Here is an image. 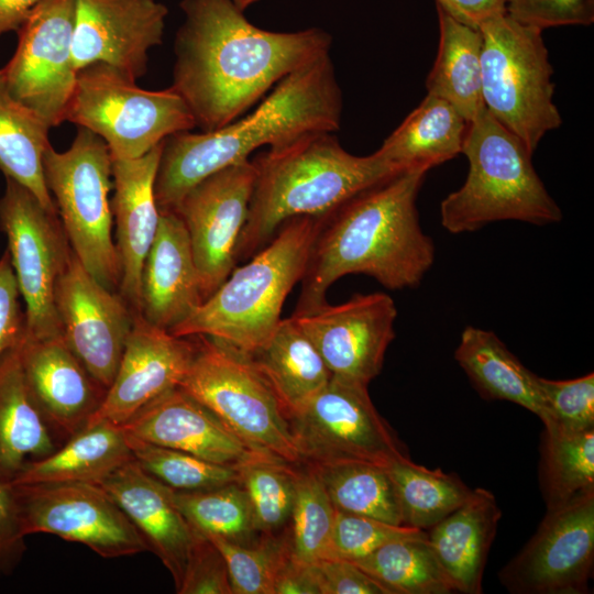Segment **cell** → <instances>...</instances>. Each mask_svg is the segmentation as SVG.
<instances>
[{"instance_id": "obj_1", "label": "cell", "mask_w": 594, "mask_h": 594, "mask_svg": "<svg viewBox=\"0 0 594 594\" xmlns=\"http://www.w3.org/2000/svg\"><path fill=\"white\" fill-rule=\"evenodd\" d=\"M172 88L201 132L220 129L287 75L329 53L320 29L272 32L252 24L231 0H183Z\"/></svg>"}, {"instance_id": "obj_2", "label": "cell", "mask_w": 594, "mask_h": 594, "mask_svg": "<svg viewBox=\"0 0 594 594\" xmlns=\"http://www.w3.org/2000/svg\"><path fill=\"white\" fill-rule=\"evenodd\" d=\"M427 173H397L320 217L294 312L326 302L329 287L348 274L371 276L392 290L421 283L436 256L416 206Z\"/></svg>"}, {"instance_id": "obj_3", "label": "cell", "mask_w": 594, "mask_h": 594, "mask_svg": "<svg viewBox=\"0 0 594 594\" xmlns=\"http://www.w3.org/2000/svg\"><path fill=\"white\" fill-rule=\"evenodd\" d=\"M341 114L342 95L328 53L278 81L244 118L213 131L166 138L154 184L158 210H173L195 185L263 145L276 148L311 133H333Z\"/></svg>"}, {"instance_id": "obj_4", "label": "cell", "mask_w": 594, "mask_h": 594, "mask_svg": "<svg viewBox=\"0 0 594 594\" xmlns=\"http://www.w3.org/2000/svg\"><path fill=\"white\" fill-rule=\"evenodd\" d=\"M254 188L237 261L254 255L287 220L322 217L397 174L376 152L358 156L331 132H317L256 156ZM400 173V172H399Z\"/></svg>"}, {"instance_id": "obj_5", "label": "cell", "mask_w": 594, "mask_h": 594, "mask_svg": "<svg viewBox=\"0 0 594 594\" xmlns=\"http://www.w3.org/2000/svg\"><path fill=\"white\" fill-rule=\"evenodd\" d=\"M320 217L285 221L271 241L234 267L218 289L169 332L204 336L248 355L270 339L284 301L301 280Z\"/></svg>"}, {"instance_id": "obj_6", "label": "cell", "mask_w": 594, "mask_h": 594, "mask_svg": "<svg viewBox=\"0 0 594 594\" xmlns=\"http://www.w3.org/2000/svg\"><path fill=\"white\" fill-rule=\"evenodd\" d=\"M469 162L463 185L440 204L442 227L474 232L496 221L546 226L562 220L525 144L483 108L469 121L462 153Z\"/></svg>"}, {"instance_id": "obj_7", "label": "cell", "mask_w": 594, "mask_h": 594, "mask_svg": "<svg viewBox=\"0 0 594 594\" xmlns=\"http://www.w3.org/2000/svg\"><path fill=\"white\" fill-rule=\"evenodd\" d=\"M479 29L484 107L534 154L541 139L562 123L542 31L506 12L486 18Z\"/></svg>"}, {"instance_id": "obj_8", "label": "cell", "mask_w": 594, "mask_h": 594, "mask_svg": "<svg viewBox=\"0 0 594 594\" xmlns=\"http://www.w3.org/2000/svg\"><path fill=\"white\" fill-rule=\"evenodd\" d=\"M47 189L69 245L87 272L119 293L121 265L112 239L109 193L113 187L112 157L106 142L78 127L69 148L52 145L43 157Z\"/></svg>"}, {"instance_id": "obj_9", "label": "cell", "mask_w": 594, "mask_h": 594, "mask_svg": "<svg viewBox=\"0 0 594 594\" xmlns=\"http://www.w3.org/2000/svg\"><path fill=\"white\" fill-rule=\"evenodd\" d=\"M194 337L196 353L179 387L252 449L300 464L288 417L252 358L215 339Z\"/></svg>"}, {"instance_id": "obj_10", "label": "cell", "mask_w": 594, "mask_h": 594, "mask_svg": "<svg viewBox=\"0 0 594 594\" xmlns=\"http://www.w3.org/2000/svg\"><path fill=\"white\" fill-rule=\"evenodd\" d=\"M121 70L92 63L77 73L65 121L86 128L107 144L112 158L140 157L166 138L196 128L172 88L146 90Z\"/></svg>"}, {"instance_id": "obj_11", "label": "cell", "mask_w": 594, "mask_h": 594, "mask_svg": "<svg viewBox=\"0 0 594 594\" xmlns=\"http://www.w3.org/2000/svg\"><path fill=\"white\" fill-rule=\"evenodd\" d=\"M367 386L331 376L289 415L301 463L321 466L367 462L387 468L394 461L409 458L374 407Z\"/></svg>"}, {"instance_id": "obj_12", "label": "cell", "mask_w": 594, "mask_h": 594, "mask_svg": "<svg viewBox=\"0 0 594 594\" xmlns=\"http://www.w3.org/2000/svg\"><path fill=\"white\" fill-rule=\"evenodd\" d=\"M0 229L8 239L7 251L25 306L26 337H63L54 292L72 248L58 215L48 212L28 188L6 178Z\"/></svg>"}, {"instance_id": "obj_13", "label": "cell", "mask_w": 594, "mask_h": 594, "mask_svg": "<svg viewBox=\"0 0 594 594\" xmlns=\"http://www.w3.org/2000/svg\"><path fill=\"white\" fill-rule=\"evenodd\" d=\"M13 485L26 536L54 535L106 559L148 551L141 532L100 484Z\"/></svg>"}, {"instance_id": "obj_14", "label": "cell", "mask_w": 594, "mask_h": 594, "mask_svg": "<svg viewBox=\"0 0 594 594\" xmlns=\"http://www.w3.org/2000/svg\"><path fill=\"white\" fill-rule=\"evenodd\" d=\"M75 0H41L18 30V46L2 67L7 88L51 127L65 121L77 69L73 59Z\"/></svg>"}, {"instance_id": "obj_15", "label": "cell", "mask_w": 594, "mask_h": 594, "mask_svg": "<svg viewBox=\"0 0 594 594\" xmlns=\"http://www.w3.org/2000/svg\"><path fill=\"white\" fill-rule=\"evenodd\" d=\"M255 177L250 160L228 166L195 185L173 209L186 227L204 301L235 267Z\"/></svg>"}, {"instance_id": "obj_16", "label": "cell", "mask_w": 594, "mask_h": 594, "mask_svg": "<svg viewBox=\"0 0 594 594\" xmlns=\"http://www.w3.org/2000/svg\"><path fill=\"white\" fill-rule=\"evenodd\" d=\"M594 563V495L547 510L538 529L499 572L515 594H583Z\"/></svg>"}, {"instance_id": "obj_17", "label": "cell", "mask_w": 594, "mask_h": 594, "mask_svg": "<svg viewBox=\"0 0 594 594\" xmlns=\"http://www.w3.org/2000/svg\"><path fill=\"white\" fill-rule=\"evenodd\" d=\"M318 350L332 376L369 385L382 371L395 338L397 308L389 295L355 294L290 316Z\"/></svg>"}, {"instance_id": "obj_18", "label": "cell", "mask_w": 594, "mask_h": 594, "mask_svg": "<svg viewBox=\"0 0 594 594\" xmlns=\"http://www.w3.org/2000/svg\"><path fill=\"white\" fill-rule=\"evenodd\" d=\"M63 338L106 391L117 373L135 312L94 278L73 250L54 292Z\"/></svg>"}, {"instance_id": "obj_19", "label": "cell", "mask_w": 594, "mask_h": 594, "mask_svg": "<svg viewBox=\"0 0 594 594\" xmlns=\"http://www.w3.org/2000/svg\"><path fill=\"white\" fill-rule=\"evenodd\" d=\"M167 14L155 0H75V68L100 62L136 81L147 72L148 51L163 41Z\"/></svg>"}, {"instance_id": "obj_20", "label": "cell", "mask_w": 594, "mask_h": 594, "mask_svg": "<svg viewBox=\"0 0 594 594\" xmlns=\"http://www.w3.org/2000/svg\"><path fill=\"white\" fill-rule=\"evenodd\" d=\"M193 338L176 337L135 314L114 378L89 421L122 426L150 402L179 386L196 353Z\"/></svg>"}, {"instance_id": "obj_21", "label": "cell", "mask_w": 594, "mask_h": 594, "mask_svg": "<svg viewBox=\"0 0 594 594\" xmlns=\"http://www.w3.org/2000/svg\"><path fill=\"white\" fill-rule=\"evenodd\" d=\"M122 427L130 436L146 442L234 468L267 455L248 446L208 407L179 386L150 402Z\"/></svg>"}, {"instance_id": "obj_22", "label": "cell", "mask_w": 594, "mask_h": 594, "mask_svg": "<svg viewBox=\"0 0 594 594\" xmlns=\"http://www.w3.org/2000/svg\"><path fill=\"white\" fill-rule=\"evenodd\" d=\"M20 360L40 411L53 433L66 441L88 424L107 391L92 378L63 337L25 336Z\"/></svg>"}, {"instance_id": "obj_23", "label": "cell", "mask_w": 594, "mask_h": 594, "mask_svg": "<svg viewBox=\"0 0 594 594\" xmlns=\"http://www.w3.org/2000/svg\"><path fill=\"white\" fill-rule=\"evenodd\" d=\"M162 147L163 142L136 158H112L114 194L110 204L121 265L119 294L135 314L140 312L143 264L160 221L154 184Z\"/></svg>"}, {"instance_id": "obj_24", "label": "cell", "mask_w": 594, "mask_h": 594, "mask_svg": "<svg viewBox=\"0 0 594 594\" xmlns=\"http://www.w3.org/2000/svg\"><path fill=\"white\" fill-rule=\"evenodd\" d=\"M204 301L189 237L179 216L160 211L141 276L140 315L170 331Z\"/></svg>"}, {"instance_id": "obj_25", "label": "cell", "mask_w": 594, "mask_h": 594, "mask_svg": "<svg viewBox=\"0 0 594 594\" xmlns=\"http://www.w3.org/2000/svg\"><path fill=\"white\" fill-rule=\"evenodd\" d=\"M100 485L117 502L169 571L175 587L182 582L196 531L178 510L170 488L145 472L132 459Z\"/></svg>"}, {"instance_id": "obj_26", "label": "cell", "mask_w": 594, "mask_h": 594, "mask_svg": "<svg viewBox=\"0 0 594 594\" xmlns=\"http://www.w3.org/2000/svg\"><path fill=\"white\" fill-rule=\"evenodd\" d=\"M502 517L495 496L472 490L455 510L427 530V540L455 591L480 594L487 556Z\"/></svg>"}, {"instance_id": "obj_27", "label": "cell", "mask_w": 594, "mask_h": 594, "mask_svg": "<svg viewBox=\"0 0 594 594\" xmlns=\"http://www.w3.org/2000/svg\"><path fill=\"white\" fill-rule=\"evenodd\" d=\"M128 435L108 420L89 421L51 454L25 464L12 484H100L132 460Z\"/></svg>"}, {"instance_id": "obj_28", "label": "cell", "mask_w": 594, "mask_h": 594, "mask_svg": "<svg viewBox=\"0 0 594 594\" xmlns=\"http://www.w3.org/2000/svg\"><path fill=\"white\" fill-rule=\"evenodd\" d=\"M20 345L0 360V481L9 483L59 447L26 385Z\"/></svg>"}, {"instance_id": "obj_29", "label": "cell", "mask_w": 594, "mask_h": 594, "mask_svg": "<svg viewBox=\"0 0 594 594\" xmlns=\"http://www.w3.org/2000/svg\"><path fill=\"white\" fill-rule=\"evenodd\" d=\"M454 358L482 397L517 404L538 416L544 427L549 425L538 376L493 331L465 327Z\"/></svg>"}, {"instance_id": "obj_30", "label": "cell", "mask_w": 594, "mask_h": 594, "mask_svg": "<svg viewBox=\"0 0 594 594\" xmlns=\"http://www.w3.org/2000/svg\"><path fill=\"white\" fill-rule=\"evenodd\" d=\"M468 124L451 103L427 94L376 153L397 173L429 170L462 153Z\"/></svg>"}, {"instance_id": "obj_31", "label": "cell", "mask_w": 594, "mask_h": 594, "mask_svg": "<svg viewBox=\"0 0 594 594\" xmlns=\"http://www.w3.org/2000/svg\"><path fill=\"white\" fill-rule=\"evenodd\" d=\"M437 14L438 53L426 88L429 95L448 101L471 121L485 108L482 99V34L479 28L457 20L439 4Z\"/></svg>"}, {"instance_id": "obj_32", "label": "cell", "mask_w": 594, "mask_h": 594, "mask_svg": "<svg viewBox=\"0 0 594 594\" xmlns=\"http://www.w3.org/2000/svg\"><path fill=\"white\" fill-rule=\"evenodd\" d=\"M251 358L287 417L332 376L316 346L292 317L280 319L266 343Z\"/></svg>"}, {"instance_id": "obj_33", "label": "cell", "mask_w": 594, "mask_h": 594, "mask_svg": "<svg viewBox=\"0 0 594 594\" xmlns=\"http://www.w3.org/2000/svg\"><path fill=\"white\" fill-rule=\"evenodd\" d=\"M50 129L42 117L12 97L0 68V170L28 188L48 212L58 215L43 167Z\"/></svg>"}, {"instance_id": "obj_34", "label": "cell", "mask_w": 594, "mask_h": 594, "mask_svg": "<svg viewBox=\"0 0 594 594\" xmlns=\"http://www.w3.org/2000/svg\"><path fill=\"white\" fill-rule=\"evenodd\" d=\"M539 481L547 510L594 495V429L543 431Z\"/></svg>"}, {"instance_id": "obj_35", "label": "cell", "mask_w": 594, "mask_h": 594, "mask_svg": "<svg viewBox=\"0 0 594 594\" xmlns=\"http://www.w3.org/2000/svg\"><path fill=\"white\" fill-rule=\"evenodd\" d=\"M386 469L396 488L403 526L427 531L472 494L457 474L429 470L409 458L394 461Z\"/></svg>"}, {"instance_id": "obj_36", "label": "cell", "mask_w": 594, "mask_h": 594, "mask_svg": "<svg viewBox=\"0 0 594 594\" xmlns=\"http://www.w3.org/2000/svg\"><path fill=\"white\" fill-rule=\"evenodd\" d=\"M352 562L376 580L388 594L455 592L427 537L386 543Z\"/></svg>"}, {"instance_id": "obj_37", "label": "cell", "mask_w": 594, "mask_h": 594, "mask_svg": "<svg viewBox=\"0 0 594 594\" xmlns=\"http://www.w3.org/2000/svg\"><path fill=\"white\" fill-rule=\"evenodd\" d=\"M312 468L336 510L403 526L396 488L386 468L367 462Z\"/></svg>"}, {"instance_id": "obj_38", "label": "cell", "mask_w": 594, "mask_h": 594, "mask_svg": "<svg viewBox=\"0 0 594 594\" xmlns=\"http://www.w3.org/2000/svg\"><path fill=\"white\" fill-rule=\"evenodd\" d=\"M296 464L295 497L287 535L290 554L302 562L316 563L327 558L334 518L333 507L316 470Z\"/></svg>"}, {"instance_id": "obj_39", "label": "cell", "mask_w": 594, "mask_h": 594, "mask_svg": "<svg viewBox=\"0 0 594 594\" xmlns=\"http://www.w3.org/2000/svg\"><path fill=\"white\" fill-rule=\"evenodd\" d=\"M170 496L190 527L207 537L250 543L255 534L251 508L240 482L200 491H175Z\"/></svg>"}, {"instance_id": "obj_40", "label": "cell", "mask_w": 594, "mask_h": 594, "mask_svg": "<svg viewBox=\"0 0 594 594\" xmlns=\"http://www.w3.org/2000/svg\"><path fill=\"white\" fill-rule=\"evenodd\" d=\"M296 464L264 455L239 466L255 532L278 535L287 524L295 497Z\"/></svg>"}, {"instance_id": "obj_41", "label": "cell", "mask_w": 594, "mask_h": 594, "mask_svg": "<svg viewBox=\"0 0 594 594\" xmlns=\"http://www.w3.org/2000/svg\"><path fill=\"white\" fill-rule=\"evenodd\" d=\"M127 435L133 459L145 472L172 490L200 491L240 481L239 468Z\"/></svg>"}, {"instance_id": "obj_42", "label": "cell", "mask_w": 594, "mask_h": 594, "mask_svg": "<svg viewBox=\"0 0 594 594\" xmlns=\"http://www.w3.org/2000/svg\"><path fill=\"white\" fill-rule=\"evenodd\" d=\"M208 538L226 560L232 594H273L277 572L288 552L286 532L261 535L254 543Z\"/></svg>"}, {"instance_id": "obj_43", "label": "cell", "mask_w": 594, "mask_h": 594, "mask_svg": "<svg viewBox=\"0 0 594 594\" xmlns=\"http://www.w3.org/2000/svg\"><path fill=\"white\" fill-rule=\"evenodd\" d=\"M425 537H427L426 530L337 510L326 559L352 562L366 557L386 543Z\"/></svg>"}, {"instance_id": "obj_44", "label": "cell", "mask_w": 594, "mask_h": 594, "mask_svg": "<svg viewBox=\"0 0 594 594\" xmlns=\"http://www.w3.org/2000/svg\"><path fill=\"white\" fill-rule=\"evenodd\" d=\"M549 425L546 431L576 433L594 429V374L573 380H548L538 376Z\"/></svg>"}, {"instance_id": "obj_45", "label": "cell", "mask_w": 594, "mask_h": 594, "mask_svg": "<svg viewBox=\"0 0 594 594\" xmlns=\"http://www.w3.org/2000/svg\"><path fill=\"white\" fill-rule=\"evenodd\" d=\"M178 594H232L229 571L220 550L197 532L187 559Z\"/></svg>"}, {"instance_id": "obj_46", "label": "cell", "mask_w": 594, "mask_h": 594, "mask_svg": "<svg viewBox=\"0 0 594 594\" xmlns=\"http://www.w3.org/2000/svg\"><path fill=\"white\" fill-rule=\"evenodd\" d=\"M505 12L540 31L562 25H590L594 21V0H505Z\"/></svg>"}, {"instance_id": "obj_47", "label": "cell", "mask_w": 594, "mask_h": 594, "mask_svg": "<svg viewBox=\"0 0 594 594\" xmlns=\"http://www.w3.org/2000/svg\"><path fill=\"white\" fill-rule=\"evenodd\" d=\"M26 336L25 311L8 251L0 258V360Z\"/></svg>"}, {"instance_id": "obj_48", "label": "cell", "mask_w": 594, "mask_h": 594, "mask_svg": "<svg viewBox=\"0 0 594 594\" xmlns=\"http://www.w3.org/2000/svg\"><path fill=\"white\" fill-rule=\"evenodd\" d=\"M25 537L15 487L0 481V576L10 574L20 563Z\"/></svg>"}, {"instance_id": "obj_49", "label": "cell", "mask_w": 594, "mask_h": 594, "mask_svg": "<svg viewBox=\"0 0 594 594\" xmlns=\"http://www.w3.org/2000/svg\"><path fill=\"white\" fill-rule=\"evenodd\" d=\"M321 594H388L353 562L323 559L314 563Z\"/></svg>"}, {"instance_id": "obj_50", "label": "cell", "mask_w": 594, "mask_h": 594, "mask_svg": "<svg viewBox=\"0 0 594 594\" xmlns=\"http://www.w3.org/2000/svg\"><path fill=\"white\" fill-rule=\"evenodd\" d=\"M273 594H321L314 563L295 559L288 549L277 572Z\"/></svg>"}, {"instance_id": "obj_51", "label": "cell", "mask_w": 594, "mask_h": 594, "mask_svg": "<svg viewBox=\"0 0 594 594\" xmlns=\"http://www.w3.org/2000/svg\"><path fill=\"white\" fill-rule=\"evenodd\" d=\"M457 20L479 28L488 16L505 12V0H436Z\"/></svg>"}, {"instance_id": "obj_52", "label": "cell", "mask_w": 594, "mask_h": 594, "mask_svg": "<svg viewBox=\"0 0 594 594\" xmlns=\"http://www.w3.org/2000/svg\"><path fill=\"white\" fill-rule=\"evenodd\" d=\"M41 0H0V36L18 30Z\"/></svg>"}, {"instance_id": "obj_53", "label": "cell", "mask_w": 594, "mask_h": 594, "mask_svg": "<svg viewBox=\"0 0 594 594\" xmlns=\"http://www.w3.org/2000/svg\"><path fill=\"white\" fill-rule=\"evenodd\" d=\"M240 10L244 11L246 8L255 3L257 0H231Z\"/></svg>"}]
</instances>
